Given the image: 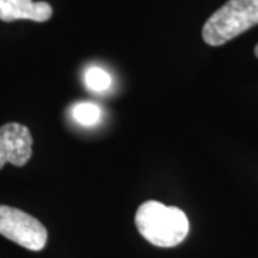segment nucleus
Wrapping results in <instances>:
<instances>
[{
  "mask_svg": "<svg viewBox=\"0 0 258 258\" xmlns=\"http://www.w3.org/2000/svg\"><path fill=\"white\" fill-rule=\"evenodd\" d=\"M135 225L148 242L162 248L181 244L189 232V220L181 208L154 200L139 205Z\"/></svg>",
  "mask_w": 258,
  "mask_h": 258,
  "instance_id": "1",
  "label": "nucleus"
},
{
  "mask_svg": "<svg viewBox=\"0 0 258 258\" xmlns=\"http://www.w3.org/2000/svg\"><path fill=\"white\" fill-rule=\"evenodd\" d=\"M255 25L258 0H228L205 22L203 39L210 46H221Z\"/></svg>",
  "mask_w": 258,
  "mask_h": 258,
  "instance_id": "2",
  "label": "nucleus"
},
{
  "mask_svg": "<svg viewBox=\"0 0 258 258\" xmlns=\"http://www.w3.org/2000/svg\"><path fill=\"white\" fill-rule=\"evenodd\" d=\"M0 234L30 251L43 249L47 241V231L42 222L8 205H0Z\"/></svg>",
  "mask_w": 258,
  "mask_h": 258,
  "instance_id": "3",
  "label": "nucleus"
},
{
  "mask_svg": "<svg viewBox=\"0 0 258 258\" xmlns=\"http://www.w3.org/2000/svg\"><path fill=\"white\" fill-rule=\"evenodd\" d=\"M33 139L29 128L20 123H6L0 128V169L6 164L23 166L32 158Z\"/></svg>",
  "mask_w": 258,
  "mask_h": 258,
  "instance_id": "4",
  "label": "nucleus"
},
{
  "mask_svg": "<svg viewBox=\"0 0 258 258\" xmlns=\"http://www.w3.org/2000/svg\"><path fill=\"white\" fill-rule=\"evenodd\" d=\"M53 9L47 2L33 0H0V20L15 22V20H33L46 22L52 18Z\"/></svg>",
  "mask_w": 258,
  "mask_h": 258,
  "instance_id": "5",
  "label": "nucleus"
},
{
  "mask_svg": "<svg viewBox=\"0 0 258 258\" xmlns=\"http://www.w3.org/2000/svg\"><path fill=\"white\" fill-rule=\"evenodd\" d=\"M72 118L82 126H96L102 119V109L92 102H79L72 108Z\"/></svg>",
  "mask_w": 258,
  "mask_h": 258,
  "instance_id": "6",
  "label": "nucleus"
},
{
  "mask_svg": "<svg viewBox=\"0 0 258 258\" xmlns=\"http://www.w3.org/2000/svg\"><path fill=\"white\" fill-rule=\"evenodd\" d=\"M85 86L95 93H102L109 91L112 86V76L109 72H106L103 68L99 66H91L85 71L83 75Z\"/></svg>",
  "mask_w": 258,
  "mask_h": 258,
  "instance_id": "7",
  "label": "nucleus"
},
{
  "mask_svg": "<svg viewBox=\"0 0 258 258\" xmlns=\"http://www.w3.org/2000/svg\"><path fill=\"white\" fill-rule=\"evenodd\" d=\"M254 53H255V56L258 57V43H257V46H255V49H254Z\"/></svg>",
  "mask_w": 258,
  "mask_h": 258,
  "instance_id": "8",
  "label": "nucleus"
}]
</instances>
